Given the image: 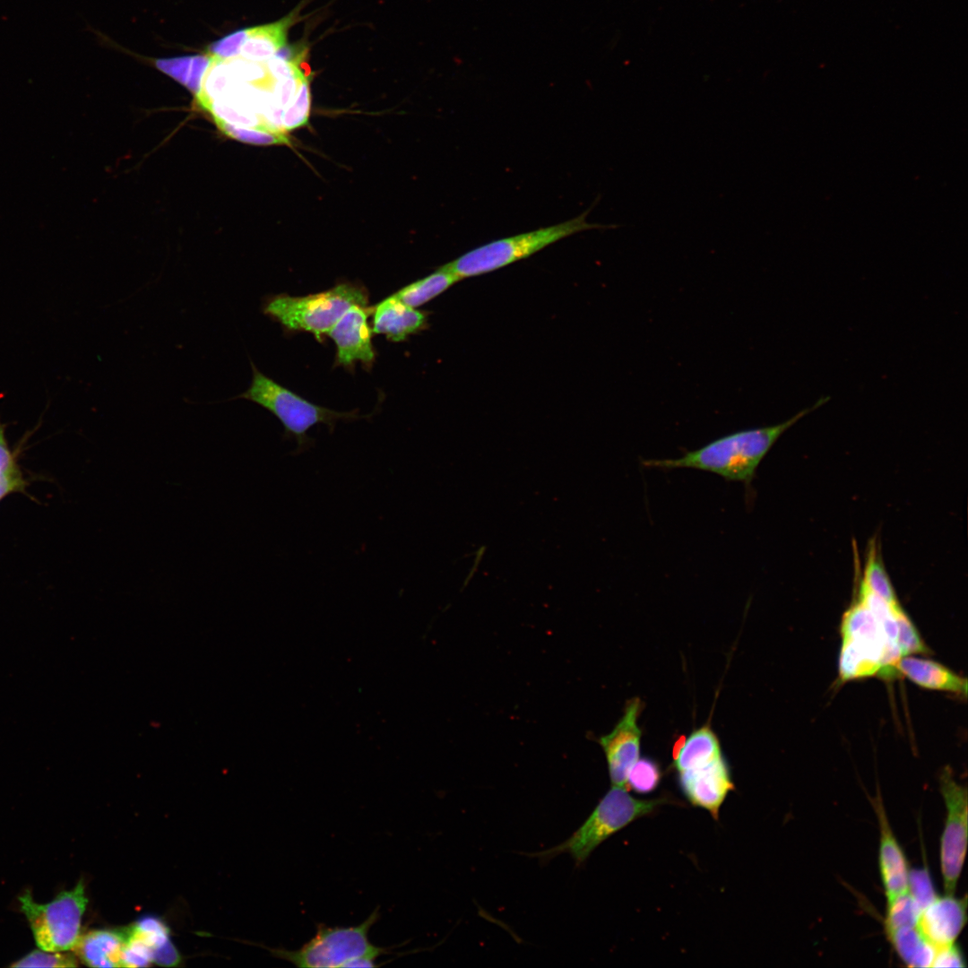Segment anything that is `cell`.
I'll return each instance as SVG.
<instances>
[{
	"label": "cell",
	"mask_w": 968,
	"mask_h": 968,
	"mask_svg": "<svg viewBox=\"0 0 968 968\" xmlns=\"http://www.w3.org/2000/svg\"><path fill=\"white\" fill-rule=\"evenodd\" d=\"M861 583L868 590L891 606H900L876 543L871 544L869 549Z\"/></svg>",
	"instance_id": "obj_21"
},
{
	"label": "cell",
	"mask_w": 968,
	"mask_h": 968,
	"mask_svg": "<svg viewBox=\"0 0 968 968\" xmlns=\"http://www.w3.org/2000/svg\"><path fill=\"white\" fill-rule=\"evenodd\" d=\"M23 481L19 470L0 473V499L7 494L20 490Z\"/></svg>",
	"instance_id": "obj_34"
},
{
	"label": "cell",
	"mask_w": 968,
	"mask_h": 968,
	"mask_svg": "<svg viewBox=\"0 0 968 968\" xmlns=\"http://www.w3.org/2000/svg\"><path fill=\"white\" fill-rule=\"evenodd\" d=\"M296 13L272 23L236 31L215 42L211 52L220 56H239L251 61H265L286 46L287 31Z\"/></svg>",
	"instance_id": "obj_11"
},
{
	"label": "cell",
	"mask_w": 968,
	"mask_h": 968,
	"mask_svg": "<svg viewBox=\"0 0 968 968\" xmlns=\"http://www.w3.org/2000/svg\"><path fill=\"white\" fill-rule=\"evenodd\" d=\"M250 365L252 380L248 388L229 401L248 400L273 414L284 428V437L296 441L295 454L314 445L315 441L307 434L313 426L324 424L333 431L340 420L350 422L371 416L359 415L358 410L337 411L315 404L263 374L252 360Z\"/></svg>",
	"instance_id": "obj_3"
},
{
	"label": "cell",
	"mask_w": 968,
	"mask_h": 968,
	"mask_svg": "<svg viewBox=\"0 0 968 968\" xmlns=\"http://www.w3.org/2000/svg\"><path fill=\"white\" fill-rule=\"evenodd\" d=\"M126 939L121 955V966L143 967L152 963V949L126 929Z\"/></svg>",
	"instance_id": "obj_29"
},
{
	"label": "cell",
	"mask_w": 968,
	"mask_h": 968,
	"mask_svg": "<svg viewBox=\"0 0 968 968\" xmlns=\"http://www.w3.org/2000/svg\"><path fill=\"white\" fill-rule=\"evenodd\" d=\"M967 921V898L954 895L938 896L924 908L918 928L936 949L955 943Z\"/></svg>",
	"instance_id": "obj_13"
},
{
	"label": "cell",
	"mask_w": 968,
	"mask_h": 968,
	"mask_svg": "<svg viewBox=\"0 0 968 968\" xmlns=\"http://www.w3.org/2000/svg\"><path fill=\"white\" fill-rule=\"evenodd\" d=\"M152 962L162 966H175L180 962L177 948L169 939L152 951Z\"/></svg>",
	"instance_id": "obj_32"
},
{
	"label": "cell",
	"mask_w": 968,
	"mask_h": 968,
	"mask_svg": "<svg viewBox=\"0 0 968 968\" xmlns=\"http://www.w3.org/2000/svg\"><path fill=\"white\" fill-rule=\"evenodd\" d=\"M661 778V768L654 760L638 758L628 772L627 787L636 793L648 794L659 786Z\"/></svg>",
	"instance_id": "obj_24"
},
{
	"label": "cell",
	"mask_w": 968,
	"mask_h": 968,
	"mask_svg": "<svg viewBox=\"0 0 968 968\" xmlns=\"http://www.w3.org/2000/svg\"><path fill=\"white\" fill-rule=\"evenodd\" d=\"M641 709L639 698L630 699L614 729L599 739L606 756L612 786L627 788L628 772L639 758L642 731L637 719Z\"/></svg>",
	"instance_id": "obj_9"
},
{
	"label": "cell",
	"mask_w": 968,
	"mask_h": 968,
	"mask_svg": "<svg viewBox=\"0 0 968 968\" xmlns=\"http://www.w3.org/2000/svg\"><path fill=\"white\" fill-rule=\"evenodd\" d=\"M590 211L591 209L586 210L582 214L562 223L489 242L469 251L445 265L462 280L490 272L527 258L573 234L593 229L618 227L589 222L586 218Z\"/></svg>",
	"instance_id": "obj_6"
},
{
	"label": "cell",
	"mask_w": 968,
	"mask_h": 968,
	"mask_svg": "<svg viewBox=\"0 0 968 968\" xmlns=\"http://www.w3.org/2000/svg\"><path fill=\"white\" fill-rule=\"evenodd\" d=\"M921 910L907 891L887 902L884 927L886 933L896 929L918 925Z\"/></svg>",
	"instance_id": "obj_23"
},
{
	"label": "cell",
	"mask_w": 968,
	"mask_h": 968,
	"mask_svg": "<svg viewBox=\"0 0 968 968\" xmlns=\"http://www.w3.org/2000/svg\"><path fill=\"white\" fill-rule=\"evenodd\" d=\"M310 104V87L308 78H307L300 84L292 102L284 109L282 126L286 133L307 125Z\"/></svg>",
	"instance_id": "obj_25"
},
{
	"label": "cell",
	"mask_w": 968,
	"mask_h": 968,
	"mask_svg": "<svg viewBox=\"0 0 968 968\" xmlns=\"http://www.w3.org/2000/svg\"><path fill=\"white\" fill-rule=\"evenodd\" d=\"M961 949L954 943L936 949L931 967H965Z\"/></svg>",
	"instance_id": "obj_31"
},
{
	"label": "cell",
	"mask_w": 968,
	"mask_h": 968,
	"mask_svg": "<svg viewBox=\"0 0 968 968\" xmlns=\"http://www.w3.org/2000/svg\"><path fill=\"white\" fill-rule=\"evenodd\" d=\"M37 946L45 951L73 950L81 936V922L88 903L82 881L53 901L34 902L30 890L19 897Z\"/></svg>",
	"instance_id": "obj_7"
},
{
	"label": "cell",
	"mask_w": 968,
	"mask_h": 968,
	"mask_svg": "<svg viewBox=\"0 0 968 968\" xmlns=\"http://www.w3.org/2000/svg\"><path fill=\"white\" fill-rule=\"evenodd\" d=\"M130 931L155 949L169 939V930L160 919L145 917L129 927Z\"/></svg>",
	"instance_id": "obj_30"
},
{
	"label": "cell",
	"mask_w": 968,
	"mask_h": 968,
	"mask_svg": "<svg viewBox=\"0 0 968 968\" xmlns=\"http://www.w3.org/2000/svg\"><path fill=\"white\" fill-rule=\"evenodd\" d=\"M77 965L76 958L71 954L42 949L34 950L11 964L12 967H76Z\"/></svg>",
	"instance_id": "obj_27"
},
{
	"label": "cell",
	"mask_w": 968,
	"mask_h": 968,
	"mask_svg": "<svg viewBox=\"0 0 968 968\" xmlns=\"http://www.w3.org/2000/svg\"><path fill=\"white\" fill-rule=\"evenodd\" d=\"M946 817L940 840V866L944 890L954 895L967 848V790L945 768L939 778Z\"/></svg>",
	"instance_id": "obj_8"
},
{
	"label": "cell",
	"mask_w": 968,
	"mask_h": 968,
	"mask_svg": "<svg viewBox=\"0 0 968 968\" xmlns=\"http://www.w3.org/2000/svg\"><path fill=\"white\" fill-rule=\"evenodd\" d=\"M829 400V396H823L811 407L801 410L779 424L739 430L688 451L680 457L644 460L643 464L661 470L695 469L709 471L726 480L741 482L748 488L757 467L780 436Z\"/></svg>",
	"instance_id": "obj_1"
},
{
	"label": "cell",
	"mask_w": 968,
	"mask_h": 968,
	"mask_svg": "<svg viewBox=\"0 0 968 968\" xmlns=\"http://www.w3.org/2000/svg\"><path fill=\"white\" fill-rule=\"evenodd\" d=\"M356 305L368 306L366 288L341 282L329 290L306 296L284 293L267 296L261 308L264 315L279 323L286 331L307 332L322 341L346 311Z\"/></svg>",
	"instance_id": "obj_4"
},
{
	"label": "cell",
	"mask_w": 968,
	"mask_h": 968,
	"mask_svg": "<svg viewBox=\"0 0 968 968\" xmlns=\"http://www.w3.org/2000/svg\"><path fill=\"white\" fill-rule=\"evenodd\" d=\"M373 307L353 306L328 332L336 346L335 363L350 370L357 362L370 369L375 362L376 350L372 342V328L367 318Z\"/></svg>",
	"instance_id": "obj_10"
},
{
	"label": "cell",
	"mask_w": 968,
	"mask_h": 968,
	"mask_svg": "<svg viewBox=\"0 0 968 968\" xmlns=\"http://www.w3.org/2000/svg\"><path fill=\"white\" fill-rule=\"evenodd\" d=\"M458 281L460 279L445 264L427 277L400 289L392 296L416 308L440 295Z\"/></svg>",
	"instance_id": "obj_20"
},
{
	"label": "cell",
	"mask_w": 968,
	"mask_h": 968,
	"mask_svg": "<svg viewBox=\"0 0 968 968\" xmlns=\"http://www.w3.org/2000/svg\"><path fill=\"white\" fill-rule=\"evenodd\" d=\"M902 961L909 967H931L936 948L926 940L917 926L886 933Z\"/></svg>",
	"instance_id": "obj_19"
},
{
	"label": "cell",
	"mask_w": 968,
	"mask_h": 968,
	"mask_svg": "<svg viewBox=\"0 0 968 968\" xmlns=\"http://www.w3.org/2000/svg\"><path fill=\"white\" fill-rule=\"evenodd\" d=\"M895 669L921 687L967 696V679L937 661L907 655L900 658Z\"/></svg>",
	"instance_id": "obj_16"
},
{
	"label": "cell",
	"mask_w": 968,
	"mask_h": 968,
	"mask_svg": "<svg viewBox=\"0 0 968 968\" xmlns=\"http://www.w3.org/2000/svg\"><path fill=\"white\" fill-rule=\"evenodd\" d=\"M722 756L720 741L709 725L693 730L673 754L678 773L704 766Z\"/></svg>",
	"instance_id": "obj_18"
},
{
	"label": "cell",
	"mask_w": 968,
	"mask_h": 968,
	"mask_svg": "<svg viewBox=\"0 0 968 968\" xmlns=\"http://www.w3.org/2000/svg\"><path fill=\"white\" fill-rule=\"evenodd\" d=\"M126 935V929L91 930L80 936L73 951L89 966L119 967Z\"/></svg>",
	"instance_id": "obj_17"
},
{
	"label": "cell",
	"mask_w": 968,
	"mask_h": 968,
	"mask_svg": "<svg viewBox=\"0 0 968 968\" xmlns=\"http://www.w3.org/2000/svg\"><path fill=\"white\" fill-rule=\"evenodd\" d=\"M372 332L385 334L392 341H402L410 335L423 330L427 315L389 296L373 307Z\"/></svg>",
	"instance_id": "obj_15"
},
{
	"label": "cell",
	"mask_w": 968,
	"mask_h": 968,
	"mask_svg": "<svg viewBox=\"0 0 968 968\" xmlns=\"http://www.w3.org/2000/svg\"><path fill=\"white\" fill-rule=\"evenodd\" d=\"M678 774L680 790L688 802L707 810L717 820L721 806L735 789L723 755L704 766Z\"/></svg>",
	"instance_id": "obj_12"
},
{
	"label": "cell",
	"mask_w": 968,
	"mask_h": 968,
	"mask_svg": "<svg viewBox=\"0 0 968 968\" xmlns=\"http://www.w3.org/2000/svg\"><path fill=\"white\" fill-rule=\"evenodd\" d=\"M880 830L878 864L886 901L890 902L908 891L909 868L905 855L898 843L881 801L873 803Z\"/></svg>",
	"instance_id": "obj_14"
},
{
	"label": "cell",
	"mask_w": 968,
	"mask_h": 968,
	"mask_svg": "<svg viewBox=\"0 0 968 968\" xmlns=\"http://www.w3.org/2000/svg\"><path fill=\"white\" fill-rule=\"evenodd\" d=\"M669 802L667 797L639 799L631 796L627 788L612 786L596 808L571 836L558 845L532 854L549 860L562 853L569 854L576 864L584 862L605 840L633 821L649 816L660 806Z\"/></svg>",
	"instance_id": "obj_5"
},
{
	"label": "cell",
	"mask_w": 968,
	"mask_h": 968,
	"mask_svg": "<svg viewBox=\"0 0 968 968\" xmlns=\"http://www.w3.org/2000/svg\"><path fill=\"white\" fill-rule=\"evenodd\" d=\"M380 918L375 909L359 925L352 927L327 926L320 923L316 932L301 947L295 950L273 948L274 956L299 968H351L376 967L382 955L392 954L389 947L379 946L369 940V931Z\"/></svg>",
	"instance_id": "obj_2"
},
{
	"label": "cell",
	"mask_w": 968,
	"mask_h": 968,
	"mask_svg": "<svg viewBox=\"0 0 968 968\" xmlns=\"http://www.w3.org/2000/svg\"><path fill=\"white\" fill-rule=\"evenodd\" d=\"M881 665L865 652L850 642L843 641L839 657V676L842 681L879 674Z\"/></svg>",
	"instance_id": "obj_22"
},
{
	"label": "cell",
	"mask_w": 968,
	"mask_h": 968,
	"mask_svg": "<svg viewBox=\"0 0 968 968\" xmlns=\"http://www.w3.org/2000/svg\"><path fill=\"white\" fill-rule=\"evenodd\" d=\"M5 425L0 421V473L17 470L14 456L9 449L4 435Z\"/></svg>",
	"instance_id": "obj_33"
},
{
	"label": "cell",
	"mask_w": 968,
	"mask_h": 968,
	"mask_svg": "<svg viewBox=\"0 0 968 968\" xmlns=\"http://www.w3.org/2000/svg\"><path fill=\"white\" fill-rule=\"evenodd\" d=\"M908 892L921 911L938 897L926 868L909 870Z\"/></svg>",
	"instance_id": "obj_28"
},
{
	"label": "cell",
	"mask_w": 968,
	"mask_h": 968,
	"mask_svg": "<svg viewBox=\"0 0 968 968\" xmlns=\"http://www.w3.org/2000/svg\"><path fill=\"white\" fill-rule=\"evenodd\" d=\"M897 624V644L902 656L912 653H928L929 649L920 635L914 624L902 607L895 610Z\"/></svg>",
	"instance_id": "obj_26"
}]
</instances>
